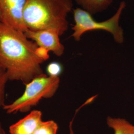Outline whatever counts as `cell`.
Masks as SVG:
<instances>
[{
	"mask_svg": "<svg viewBox=\"0 0 134 134\" xmlns=\"http://www.w3.org/2000/svg\"><path fill=\"white\" fill-rule=\"evenodd\" d=\"M62 71V65L57 62H53L49 63L46 68L47 75L50 77H59Z\"/></svg>",
	"mask_w": 134,
	"mask_h": 134,
	"instance_id": "cell-12",
	"label": "cell"
},
{
	"mask_svg": "<svg viewBox=\"0 0 134 134\" xmlns=\"http://www.w3.org/2000/svg\"><path fill=\"white\" fill-rule=\"evenodd\" d=\"M47 59L46 51L24 32L0 23V67L9 81L26 85L43 74L41 65Z\"/></svg>",
	"mask_w": 134,
	"mask_h": 134,
	"instance_id": "cell-1",
	"label": "cell"
},
{
	"mask_svg": "<svg viewBox=\"0 0 134 134\" xmlns=\"http://www.w3.org/2000/svg\"><path fill=\"white\" fill-rule=\"evenodd\" d=\"M72 8V0H27L24 23L27 29L51 30L61 36L69 28L67 16Z\"/></svg>",
	"mask_w": 134,
	"mask_h": 134,
	"instance_id": "cell-2",
	"label": "cell"
},
{
	"mask_svg": "<svg viewBox=\"0 0 134 134\" xmlns=\"http://www.w3.org/2000/svg\"><path fill=\"white\" fill-rule=\"evenodd\" d=\"M0 134H7L1 121H0Z\"/></svg>",
	"mask_w": 134,
	"mask_h": 134,
	"instance_id": "cell-13",
	"label": "cell"
},
{
	"mask_svg": "<svg viewBox=\"0 0 134 134\" xmlns=\"http://www.w3.org/2000/svg\"><path fill=\"white\" fill-rule=\"evenodd\" d=\"M76 1L82 9L92 14L106 10L112 4L113 0H76Z\"/></svg>",
	"mask_w": 134,
	"mask_h": 134,
	"instance_id": "cell-9",
	"label": "cell"
},
{
	"mask_svg": "<svg viewBox=\"0 0 134 134\" xmlns=\"http://www.w3.org/2000/svg\"><path fill=\"white\" fill-rule=\"evenodd\" d=\"M27 0H0L2 23L22 32L27 30L23 15Z\"/></svg>",
	"mask_w": 134,
	"mask_h": 134,
	"instance_id": "cell-5",
	"label": "cell"
},
{
	"mask_svg": "<svg viewBox=\"0 0 134 134\" xmlns=\"http://www.w3.org/2000/svg\"><path fill=\"white\" fill-rule=\"evenodd\" d=\"M126 5L124 1L121 2L115 14L110 19L100 22L96 21L90 13L82 8H78L74 10L75 24L72 29L73 30L72 37L75 40L79 41L82 35L86 32L102 30L111 34L117 43H123L124 40V31L119 25V21Z\"/></svg>",
	"mask_w": 134,
	"mask_h": 134,
	"instance_id": "cell-4",
	"label": "cell"
},
{
	"mask_svg": "<svg viewBox=\"0 0 134 134\" xmlns=\"http://www.w3.org/2000/svg\"><path fill=\"white\" fill-rule=\"evenodd\" d=\"M9 81L6 72L0 67V108L5 105V88Z\"/></svg>",
	"mask_w": 134,
	"mask_h": 134,
	"instance_id": "cell-11",
	"label": "cell"
},
{
	"mask_svg": "<svg viewBox=\"0 0 134 134\" xmlns=\"http://www.w3.org/2000/svg\"><path fill=\"white\" fill-rule=\"evenodd\" d=\"M42 112L39 110L31 111L24 118L11 125L10 134H32L42 121Z\"/></svg>",
	"mask_w": 134,
	"mask_h": 134,
	"instance_id": "cell-7",
	"label": "cell"
},
{
	"mask_svg": "<svg viewBox=\"0 0 134 134\" xmlns=\"http://www.w3.org/2000/svg\"><path fill=\"white\" fill-rule=\"evenodd\" d=\"M2 22V15H1V12H0V23Z\"/></svg>",
	"mask_w": 134,
	"mask_h": 134,
	"instance_id": "cell-14",
	"label": "cell"
},
{
	"mask_svg": "<svg viewBox=\"0 0 134 134\" xmlns=\"http://www.w3.org/2000/svg\"><path fill=\"white\" fill-rule=\"evenodd\" d=\"M58 125L53 120L42 121L32 134H57Z\"/></svg>",
	"mask_w": 134,
	"mask_h": 134,
	"instance_id": "cell-10",
	"label": "cell"
},
{
	"mask_svg": "<svg viewBox=\"0 0 134 134\" xmlns=\"http://www.w3.org/2000/svg\"><path fill=\"white\" fill-rule=\"evenodd\" d=\"M58 77H52L42 74L35 77L25 85L23 94L9 104H5L3 108L8 114L29 112L36 105L42 98L52 97L60 84Z\"/></svg>",
	"mask_w": 134,
	"mask_h": 134,
	"instance_id": "cell-3",
	"label": "cell"
},
{
	"mask_svg": "<svg viewBox=\"0 0 134 134\" xmlns=\"http://www.w3.org/2000/svg\"><path fill=\"white\" fill-rule=\"evenodd\" d=\"M24 34L27 38L34 42L38 47L45 49L48 52H52L57 56H61L64 52L65 47L60 42V36L55 31L27 29Z\"/></svg>",
	"mask_w": 134,
	"mask_h": 134,
	"instance_id": "cell-6",
	"label": "cell"
},
{
	"mask_svg": "<svg viewBox=\"0 0 134 134\" xmlns=\"http://www.w3.org/2000/svg\"><path fill=\"white\" fill-rule=\"evenodd\" d=\"M74 118L69 125L70 134H74L72 128ZM107 124L110 128L113 129L114 134H134V125L124 119L108 117Z\"/></svg>",
	"mask_w": 134,
	"mask_h": 134,
	"instance_id": "cell-8",
	"label": "cell"
}]
</instances>
